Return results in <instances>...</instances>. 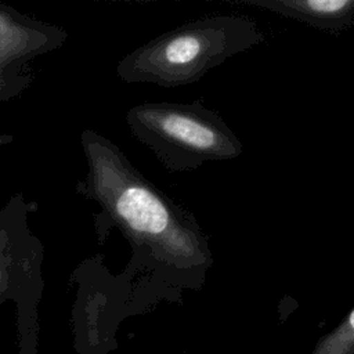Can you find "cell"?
Returning <instances> with one entry per match:
<instances>
[{"instance_id": "3957f363", "label": "cell", "mask_w": 354, "mask_h": 354, "mask_svg": "<svg viewBox=\"0 0 354 354\" xmlns=\"http://www.w3.org/2000/svg\"><path fill=\"white\" fill-rule=\"evenodd\" d=\"M126 123L169 171H188L206 162L242 153V144L225 120L202 101L144 102L130 108Z\"/></svg>"}, {"instance_id": "7a4b0ae2", "label": "cell", "mask_w": 354, "mask_h": 354, "mask_svg": "<svg viewBox=\"0 0 354 354\" xmlns=\"http://www.w3.org/2000/svg\"><path fill=\"white\" fill-rule=\"evenodd\" d=\"M264 40L254 19L246 15L203 17L137 47L118 62L116 73L126 83L180 87Z\"/></svg>"}, {"instance_id": "8992f818", "label": "cell", "mask_w": 354, "mask_h": 354, "mask_svg": "<svg viewBox=\"0 0 354 354\" xmlns=\"http://www.w3.org/2000/svg\"><path fill=\"white\" fill-rule=\"evenodd\" d=\"M231 3L261 7L330 35H342L354 25V0H241Z\"/></svg>"}, {"instance_id": "6da1fadb", "label": "cell", "mask_w": 354, "mask_h": 354, "mask_svg": "<svg viewBox=\"0 0 354 354\" xmlns=\"http://www.w3.org/2000/svg\"><path fill=\"white\" fill-rule=\"evenodd\" d=\"M80 142L87 173L75 189L100 206L94 214L98 243L118 228L131 248L127 274L201 283L214 259L194 213L147 180L106 137L86 129Z\"/></svg>"}, {"instance_id": "5b68a950", "label": "cell", "mask_w": 354, "mask_h": 354, "mask_svg": "<svg viewBox=\"0 0 354 354\" xmlns=\"http://www.w3.org/2000/svg\"><path fill=\"white\" fill-rule=\"evenodd\" d=\"M35 207L15 194L0 209V299H33L41 288L44 246L28 225Z\"/></svg>"}, {"instance_id": "52a82bcc", "label": "cell", "mask_w": 354, "mask_h": 354, "mask_svg": "<svg viewBox=\"0 0 354 354\" xmlns=\"http://www.w3.org/2000/svg\"><path fill=\"white\" fill-rule=\"evenodd\" d=\"M354 350V310L326 336L315 354H351Z\"/></svg>"}, {"instance_id": "277c9868", "label": "cell", "mask_w": 354, "mask_h": 354, "mask_svg": "<svg viewBox=\"0 0 354 354\" xmlns=\"http://www.w3.org/2000/svg\"><path fill=\"white\" fill-rule=\"evenodd\" d=\"M66 40L68 33L61 26L0 3V102L21 95L32 86L30 59L62 47Z\"/></svg>"}]
</instances>
